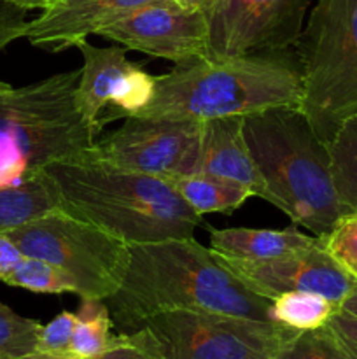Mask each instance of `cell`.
Returning a JSON list of instances; mask_svg holds the SVG:
<instances>
[{
  "label": "cell",
  "instance_id": "d590c367",
  "mask_svg": "<svg viewBox=\"0 0 357 359\" xmlns=\"http://www.w3.org/2000/svg\"><path fill=\"white\" fill-rule=\"evenodd\" d=\"M42 356V354H41ZM44 359H70V358H58V356H42Z\"/></svg>",
  "mask_w": 357,
  "mask_h": 359
},
{
  "label": "cell",
  "instance_id": "2e32d148",
  "mask_svg": "<svg viewBox=\"0 0 357 359\" xmlns=\"http://www.w3.org/2000/svg\"><path fill=\"white\" fill-rule=\"evenodd\" d=\"M210 249L216 255L237 262L261 263L315 244V235H304L298 228L255 230V228H210Z\"/></svg>",
  "mask_w": 357,
  "mask_h": 359
},
{
  "label": "cell",
  "instance_id": "603a6c76",
  "mask_svg": "<svg viewBox=\"0 0 357 359\" xmlns=\"http://www.w3.org/2000/svg\"><path fill=\"white\" fill-rule=\"evenodd\" d=\"M273 359H352L328 325L296 332L282 344Z\"/></svg>",
  "mask_w": 357,
  "mask_h": 359
},
{
  "label": "cell",
  "instance_id": "ba28073f",
  "mask_svg": "<svg viewBox=\"0 0 357 359\" xmlns=\"http://www.w3.org/2000/svg\"><path fill=\"white\" fill-rule=\"evenodd\" d=\"M140 328L164 359H273L296 333L275 321L203 311H164Z\"/></svg>",
  "mask_w": 357,
  "mask_h": 359
},
{
  "label": "cell",
  "instance_id": "8d00e7d4",
  "mask_svg": "<svg viewBox=\"0 0 357 359\" xmlns=\"http://www.w3.org/2000/svg\"><path fill=\"white\" fill-rule=\"evenodd\" d=\"M2 4H4V0H0V6H2Z\"/></svg>",
  "mask_w": 357,
  "mask_h": 359
},
{
  "label": "cell",
  "instance_id": "ac0fdd59",
  "mask_svg": "<svg viewBox=\"0 0 357 359\" xmlns=\"http://www.w3.org/2000/svg\"><path fill=\"white\" fill-rule=\"evenodd\" d=\"M164 179L182 196V200L202 217L203 214L212 212L231 214L248 196H254L247 186L227 181V179L214 177V175H170Z\"/></svg>",
  "mask_w": 357,
  "mask_h": 359
},
{
  "label": "cell",
  "instance_id": "5bb4252c",
  "mask_svg": "<svg viewBox=\"0 0 357 359\" xmlns=\"http://www.w3.org/2000/svg\"><path fill=\"white\" fill-rule=\"evenodd\" d=\"M167 0H55L28 21L23 39L48 53H59L98 35L133 11Z\"/></svg>",
  "mask_w": 357,
  "mask_h": 359
},
{
  "label": "cell",
  "instance_id": "d4e9b609",
  "mask_svg": "<svg viewBox=\"0 0 357 359\" xmlns=\"http://www.w3.org/2000/svg\"><path fill=\"white\" fill-rule=\"evenodd\" d=\"M321 244L336 265L357 280V212H346L322 235Z\"/></svg>",
  "mask_w": 357,
  "mask_h": 359
},
{
  "label": "cell",
  "instance_id": "74e56055",
  "mask_svg": "<svg viewBox=\"0 0 357 359\" xmlns=\"http://www.w3.org/2000/svg\"><path fill=\"white\" fill-rule=\"evenodd\" d=\"M0 359H2V358H0Z\"/></svg>",
  "mask_w": 357,
  "mask_h": 359
},
{
  "label": "cell",
  "instance_id": "4316f807",
  "mask_svg": "<svg viewBox=\"0 0 357 359\" xmlns=\"http://www.w3.org/2000/svg\"><path fill=\"white\" fill-rule=\"evenodd\" d=\"M98 359H164L158 351L146 330L139 328L135 332L119 335L118 344L111 351Z\"/></svg>",
  "mask_w": 357,
  "mask_h": 359
},
{
  "label": "cell",
  "instance_id": "f546056e",
  "mask_svg": "<svg viewBox=\"0 0 357 359\" xmlns=\"http://www.w3.org/2000/svg\"><path fill=\"white\" fill-rule=\"evenodd\" d=\"M21 259H23V252L6 233H0V280L6 283Z\"/></svg>",
  "mask_w": 357,
  "mask_h": 359
},
{
  "label": "cell",
  "instance_id": "6da1fadb",
  "mask_svg": "<svg viewBox=\"0 0 357 359\" xmlns=\"http://www.w3.org/2000/svg\"><path fill=\"white\" fill-rule=\"evenodd\" d=\"M119 328L135 332L164 311H203L272 321V300L248 290L195 237L130 245L121 287L107 298Z\"/></svg>",
  "mask_w": 357,
  "mask_h": 359
},
{
  "label": "cell",
  "instance_id": "e0dca14e",
  "mask_svg": "<svg viewBox=\"0 0 357 359\" xmlns=\"http://www.w3.org/2000/svg\"><path fill=\"white\" fill-rule=\"evenodd\" d=\"M56 209H59V193L48 172L18 186L0 188V233Z\"/></svg>",
  "mask_w": 357,
  "mask_h": 359
},
{
  "label": "cell",
  "instance_id": "277c9868",
  "mask_svg": "<svg viewBox=\"0 0 357 359\" xmlns=\"http://www.w3.org/2000/svg\"><path fill=\"white\" fill-rule=\"evenodd\" d=\"M244 133L270 193V203L315 237L328 233L346 209L336 193L328 144L300 109L244 116Z\"/></svg>",
  "mask_w": 357,
  "mask_h": 359
},
{
  "label": "cell",
  "instance_id": "4dcf8cb0",
  "mask_svg": "<svg viewBox=\"0 0 357 359\" xmlns=\"http://www.w3.org/2000/svg\"><path fill=\"white\" fill-rule=\"evenodd\" d=\"M4 2L20 7L23 11H46L48 7H51L55 4V0H4Z\"/></svg>",
  "mask_w": 357,
  "mask_h": 359
},
{
  "label": "cell",
  "instance_id": "9c48e42d",
  "mask_svg": "<svg viewBox=\"0 0 357 359\" xmlns=\"http://www.w3.org/2000/svg\"><path fill=\"white\" fill-rule=\"evenodd\" d=\"M203 123L128 116L118 130L97 139L90 156L125 170L170 177L195 174Z\"/></svg>",
  "mask_w": 357,
  "mask_h": 359
},
{
  "label": "cell",
  "instance_id": "836d02e7",
  "mask_svg": "<svg viewBox=\"0 0 357 359\" xmlns=\"http://www.w3.org/2000/svg\"><path fill=\"white\" fill-rule=\"evenodd\" d=\"M9 359H44L41 354H30V356H21V358H9Z\"/></svg>",
  "mask_w": 357,
  "mask_h": 359
},
{
  "label": "cell",
  "instance_id": "f1b7e54d",
  "mask_svg": "<svg viewBox=\"0 0 357 359\" xmlns=\"http://www.w3.org/2000/svg\"><path fill=\"white\" fill-rule=\"evenodd\" d=\"M328 328L338 339L349 356L357 359V316L346 314L342 309H338L328 321Z\"/></svg>",
  "mask_w": 357,
  "mask_h": 359
},
{
  "label": "cell",
  "instance_id": "4fadbf2b",
  "mask_svg": "<svg viewBox=\"0 0 357 359\" xmlns=\"http://www.w3.org/2000/svg\"><path fill=\"white\" fill-rule=\"evenodd\" d=\"M217 258L248 290L268 300L284 293L301 291L321 294L340 307L357 291V280L336 265L318 237L315 244L270 262H237L219 255Z\"/></svg>",
  "mask_w": 357,
  "mask_h": 359
},
{
  "label": "cell",
  "instance_id": "5b68a950",
  "mask_svg": "<svg viewBox=\"0 0 357 359\" xmlns=\"http://www.w3.org/2000/svg\"><path fill=\"white\" fill-rule=\"evenodd\" d=\"M80 69L0 93V188L88 156L97 132L77 109Z\"/></svg>",
  "mask_w": 357,
  "mask_h": 359
},
{
  "label": "cell",
  "instance_id": "8992f818",
  "mask_svg": "<svg viewBox=\"0 0 357 359\" xmlns=\"http://www.w3.org/2000/svg\"><path fill=\"white\" fill-rule=\"evenodd\" d=\"M300 111L324 144L357 116V0H317L296 46Z\"/></svg>",
  "mask_w": 357,
  "mask_h": 359
},
{
  "label": "cell",
  "instance_id": "ffe728a7",
  "mask_svg": "<svg viewBox=\"0 0 357 359\" xmlns=\"http://www.w3.org/2000/svg\"><path fill=\"white\" fill-rule=\"evenodd\" d=\"M338 309V305L321 294L293 291V293H284L273 298L270 316H272V321L279 325L296 330V332H304V330H317L328 325Z\"/></svg>",
  "mask_w": 357,
  "mask_h": 359
},
{
  "label": "cell",
  "instance_id": "1f68e13d",
  "mask_svg": "<svg viewBox=\"0 0 357 359\" xmlns=\"http://www.w3.org/2000/svg\"><path fill=\"white\" fill-rule=\"evenodd\" d=\"M175 2H177L181 7H184V9L203 11L205 14H209V11L212 9L216 0H175Z\"/></svg>",
  "mask_w": 357,
  "mask_h": 359
},
{
  "label": "cell",
  "instance_id": "30bf717a",
  "mask_svg": "<svg viewBox=\"0 0 357 359\" xmlns=\"http://www.w3.org/2000/svg\"><path fill=\"white\" fill-rule=\"evenodd\" d=\"M312 0H216L209 11V58L296 49Z\"/></svg>",
  "mask_w": 357,
  "mask_h": 359
},
{
  "label": "cell",
  "instance_id": "44dd1931",
  "mask_svg": "<svg viewBox=\"0 0 357 359\" xmlns=\"http://www.w3.org/2000/svg\"><path fill=\"white\" fill-rule=\"evenodd\" d=\"M328 147L336 193L346 209L357 212V116L340 126Z\"/></svg>",
  "mask_w": 357,
  "mask_h": 359
},
{
  "label": "cell",
  "instance_id": "484cf974",
  "mask_svg": "<svg viewBox=\"0 0 357 359\" xmlns=\"http://www.w3.org/2000/svg\"><path fill=\"white\" fill-rule=\"evenodd\" d=\"M74 328H76V312H59L48 325H42L37 340V354L69 358Z\"/></svg>",
  "mask_w": 357,
  "mask_h": 359
},
{
  "label": "cell",
  "instance_id": "8fae6325",
  "mask_svg": "<svg viewBox=\"0 0 357 359\" xmlns=\"http://www.w3.org/2000/svg\"><path fill=\"white\" fill-rule=\"evenodd\" d=\"M77 49L83 55L76 90L77 109L97 135L100 132L102 112L107 105L111 114L105 116L102 125L111 119L136 116L147 107L154 95V76L130 62L126 58V48H98L83 41L77 44Z\"/></svg>",
  "mask_w": 357,
  "mask_h": 359
},
{
  "label": "cell",
  "instance_id": "7402d4cb",
  "mask_svg": "<svg viewBox=\"0 0 357 359\" xmlns=\"http://www.w3.org/2000/svg\"><path fill=\"white\" fill-rule=\"evenodd\" d=\"M6 284L23 287L31 293L77 294V286L69 273L44 259L28 258V256H23V259L18 263Z\"/></svg>",
  "mask_w": 357,
  "mask_h": 359
},
{
  "label": "cell",
  "instance_id": "83f0119b",
  "mask_svg": "<svg viewBox=\"0 0 357 359\" xmlns=\"http://www.w3.org/2000/svg\"><path fill=\"white\" fill-rule=\"evenodd\" d=\"M27 13L7 2L0 6V53L16 39H23L28 25Z\"/></svg>",
  "mask_w": 357,
  "mask_h": 359
},
{
  "label": "cell",
  "instance_id": "7a4b0ae2",
  "mask_svg": "<svg viewBox=\"0 0 357 359\" xmlns=\"http://www.w3.org/2000/svg\"><path fill=\"white\" fill-rule=\"evenodd\" d=\"M298 49L198 58L154 76V95L136 116L210 121L301 105Z\"/></svg>",
  "mask_w": 357,
  "mask_h": 359
},
{
  "label": "cell",
  "instance_id": "d6a6232c",
  "mask_svg": "<svg viewBox=\"0 0 357 359\" xmlns=\"http://www.w3.org/2000/svg\"><path fill=\"white\" fill-rule=\"evenodd\" d=\"M340 309H342L343 312H346V314L357 316V291L354 294H350V297L340 305Z\"/></svg>",
  "mask_w": 357,
  "mask_h": 359
},
{
  "label": "cell",
  "instance_id": "3957f363",
  "mask_svg": "<svg viewBox=\"0 0 357 359\" xmlns=\"http://www.w3.org/2000/svg\"><path fill=\"white\" fill-rule=\"evenodd\" d=\"M59 193V209L88 221L128 245L192 237L202 226L163 177L125 170L90 154L46 168Z\"/></svg>",
  "mask_w": 357,
  "mask_h": 359
},
{
  "label": "cell",
  "instance_id": "cb8c5ba5",
  "mask_svg": "<svg viewBox=\"0 0 357 359\" xmlns=\"http://www.w3.org/2000/svg\"><path fill=\"white\" fill-rule=\"evenodd\" d=\"M42 325L23 318L0 302V358H21L37 354Z\"/></svg>",
  "mask_w": 357,
  "mask_h": 359
},
{
  "label": "cell",
  "instance_id": "9a60e30c",
  "mask_svg": "<svg viewBox=\"0 0 357 359\" xmlns=\"http://www.w3.org/2000/svg\"><path fill=\"white\" fill-rule=\"evenodd\" d=\"M195 174L238 182L247 186L254 196L270 202L266 182L245 140L244 116L217 118L203 123Z\"/></svg>",
  "mask_w": 357,
  "mask_h": 359
},
{
  "label": "cell",
  "instance_id": "d6986e66",
  "mask_svg": "<svg viewBox=\"0 0 357 359\" xmlns=\"http://www.w3.org/2000/svg\"><path fill=\"white\" fill-rule=\"evenodd\" d=\"M114 321L107 302L80 298L76 312V328L69 349L70 359H98L118 344L119 335L112 333Z\"/></svg>",
  "mask_w": 357,
  "mask_h": 359
},
{
  "label": "cell",
  "instance_id": "52a82bcc",
  "mask_svg": "<svg viewBox=\"0 0 357 359\" xmlns=\"http://www.w3.org/2000/svg\"><path fill=\"white\" fill-rule=\"evenodd\" d=\"M6 235L23 256L44 259L69 273L80 298H111L121 287L128 269L126 242L62 209Z\"/></svg>",
  "mask_w": 357,
  "mask_h": 359
},
{
  "label": "cell",
  "instance_id": "7c38bea8",
  "mask_svg": "<svg viewBox=\"0 0 357 359\" xmlns=\"http://www.w3.org/2000/svg\"><path fill=\"white\" fill-rule=\"evenodd\" d=\"M98 35L175 65L209 58V18L203 11L184 9L175 0L140 7Z\"/></svg>",
  "mask_w": 357,
  "mask_h": 359
},
{
  "label": "cell",
  "instance_id": "e575fe53",
  "mask_svg": "<svg viewBox=\"0 0 357 359\" xmlns=\"http://www.w3.org/2000/svg\"><path fill=\"white\" fill-rule=\"evenodd\" d=\"M10 84H7V83H4V81H0V93H4V91H7V90H10Z\"/></svg>",
  "mask_w": 357,
  "mask_h": 359
}]
</instances>
